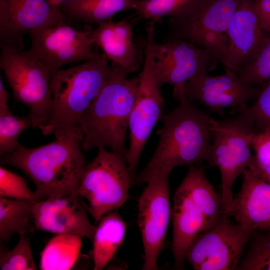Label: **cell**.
<instances>
[{
    "mask_svg": "<svg viewBox=\"0 0 270 270\" xmlns=\"http://www.w3.org/2000/svg\"><path fill=\"white\" fill-rule=\"evenodd\" d=\"M262 28L254 0H240L228 32V58L236 74L258 55L270 36Z\"/></svg>",
    "mask_w": 270,
    "mask_h": 270,
    "instance_id": "e0dca14e",
    "label": "cell"
},
{
    "mask_svg": "<svg viewBox=\"0 0 270 270\" xmlns=\"http://www.w3.org/2000/svg\"><path fill=\"white\" fill-rule=\"evenodd\" d=\"M36 200L0 197V238L9 240L14 233L26 234L31 220Z\"/></svg>",
    "mask_w": 270,
    "mask_h": 270,
    "instance_id": "d4e9b609",
    "label": "cell"
},
{
    "mask_svg": "<svg viewBox=\"0 0 270 270\" xmlns=\"http://www.w3.org/2000/svg\"><path fill=\"white\" fill-rule=\"evenodd\" d=\"M246 108L232 118H214L212 124V166L218 167L220 172L222 209L226 215L233 209L234 182L254 160L252 144L257 131Z\"/></svg>",
    "mask_w": 270,
    "mask_h": 270,
    "instance_id": "5b68a950",
    "label": "cell"
},
{
    "mask_svg": "<svg viewBox=\"0 0 270 270\" xmlns=\"http://www.w3.org/2000/svg\"><path fill=\"white\" fill-rule=\"evenodd\" d=\"M180 184L204 216L207 230L211 228L222 216V198L206 178L202 166H190Z\"/></svg>",
    "mask_w": 270,
    "mask_h": 270,
    "instance_id": "44dd1931",
    "label": "cell"
},
{
    "mask_svg": "<svg viewBox=\"0 0 270 270\" xmlns=\"http://www.w3.org/2000/svg\"><path fill=\"white\" fill-rule=\"evenodd\" d=\"M171 217L173 226L172 249L174 266L182 269L188 246L197 235L208 228L204 216L181 184L174 194Z\"/></svg>",
    "mask_w": 270,
    "mask_h": 270,
    "instance_id": "ffe728a7",
    "label": "cell"
},
{
    "mask_svg": "<svg viewBox=\"0 0 270 270\" xmlns=\"http://www.w3.org/2000/svg\"><path fill=\"white\" fill-rule=\"evenodd\" d=\"M169 174L158 176L147 184L138 199V224L144 248L142 270L158 269L171 217Z\"/></svg>",
    "mask_w": 270,
    "mask_h": 270,
    "instance_id": "7c38bea8",
    "label": "cell"
},
{
    "mask_svg": "<svg viewBox=\"0 0 270 270\" xmlns=\"http://www.w3.org/2000/svg\"><path fill=\"white\" fill-rule=\"evenodd\" d=\"M252 148L254 160L263 165H270V126L257 132L253 138Z\"/></svg>",
    "mask_w": 270,
    "mask_h": 270,
    "instance_id": "d6a6232c",
    "label": "cell"
},
{
    "mask_svg": "<svg viewBox=\"0 0 270 270\" xmlns=\"http://www.w3.org/2000/svg\"><path fill=\"white\" fill-rule=\"evenodd\" d=\"M254 232L232 224L222 214L211 228L197 235L186 250L184 259L196 270H234Z\"/></svg>",
    "mask_w": 270,
    "mask_h": 270,
    "instance_id": "30bf717a",
    "label": "cell"
},
{
    "mask_svg": "<svg viewBox=\"0 0 270 270\" xmlns=\"http://www.w3.org/2000/svg\"><path fill=\"white\" fill-rule=\"evenodd\" d=\"M198 0H137L134 10L138 18L159 22L176 16Z\"/></svg>",
    "mask_w": 270,
    "mask_h": 270,
    "instance_id": "4316f807",
    "label": "cell"
},
{
    "mask_svg": "<svg viewBox=\"0 0 270 270\" xmlns=\"http://www.w3.org/2000/svg\"><path fill=\"white\" fill-rule=\"evenodd\" d=\"M82 236L74 234H59L52 238L40 254L41 270H67L78 257Z\"/></svg>",
    "mask_w": 270,
    "mask_h": 270,
    "instance_id": "cb8c5ba5",
    "label": "cell"
},
{
    "mask_svg": "<svg viewBox=\"0 0 270 270\" xmlns=\"http://www.w3.org/2000/svg\"><path fill=\"white\" fill-rule=\"evenodd\" d=\"M50 4H52L59 6L64 0H47Z\"/></svg>",
    "mask_w": 270,
    "mask_h": 270,
    "instance_id": "8d00e7d4",
    "label": "cell"
},
{
    "mask_svg": "<svg viewBox=\"0 0 270 270\" xmlns=\"http://www.w3.org/2000/svg\"><path fill=\"white\" fill-rule=\"evenodd\" d=\"M104 54L54 73L50 82L52 112L49 122L40 130L58 138L78 127L82 115L98 96L111 72Z\"/></svg>",
    "mask_w": 270,
    "mask_h": 270,
    "instance_id": "277c9868",
    "label": "cell"
},
{
    "mask_svg": "<svg viewBox=\"0 0 270 270\" xmlns=\"http://www.w3.org/2000/svg\"><path fill=\"white\" fill-rule=\"evenodd\" d=\"M100 92L84 112L78 127L84 135L82 150L109 148L126 160V145L130 114L138 92L139 76L129 74L117 64Z\"/></svg>",
    "mask_w": 270,
    "mask_h": 270,
    "instance_id": "3957f363",
    "label": "cell"
},
{
    "mask_svg": "<svg viewBox=\"0 0 270 270\" xmlns=\"http://www.w3.org/2000/svg\"><path fill=\"white\" fill-rule=\"evenodd\" d=\"M255 102L247 107L257 132L270 126V81L260 88Z\"/></svg>",
    "mask_w": 270,
    "mask_h": 270,
    "instance_id": "1f68e13d",
    "label": "cell"
},
{
    "mask_svg": "<svg viewBox=\"0 0 270 270\" xmlns=\"http://www.w3.org/2000/svg\"><path fill=\"white\" fill-rule=\"evenodd\" d=\"M59 7L47 0H0V46L23 50L24 36L66 22Z\"/></svg>",
    "mask_w": 270,
    "mask_h": 270,
    "instance_id": "5bb4252c",
    "label": "cell"
},
{
    "mask_svg": "<svg viewBox=\"0 0 270 270\" xmlns=\"http://www.w3.org/2000/svg\"><path fill=\"white\" fill-rule=\"evenodd\" d=\"M146 34L143 68L139 74L137 95L128 122L130 146L126 161L132 182L144 146L154 126L162 118L164 104L151 60L155 32L148 30Z\"/></svg>",
    "mask_w": 270,
    "mask_h": 270,
    "instance_id": "9c48e42d",
    "label": "cell"
},
{
    "mask_svg": "<svg viewBox=\"0 0 270 270\" xmlns=\"http://www.w3.org/2000/svg\"><path fill=\"white\" fill-rule=\"evenodd\" d=\"M208 72L198 74L185 84L183 97L191 102H198L212 112L221 114L230 108L238 113L260 92V87L250 84L232 71L216 76Z\"/></svg>",
    "mask_w": 270,
    "mask_h": 270,
    "instance_id": "9a60e30c",
    "label": "cell"
},
{
    "mask_svg": "<svg viewBox=\"0 0 270 270\" xmlns=\"http://www.w3.org/2000/svg\"><path fill=\"white\" fill-rule=\"evenodd\" d=\"M17 244L9 252L0 251V269L1 270H35L34 262L30 246V238L24 234H19Z\"/></svg>",
    "mask_w": 270,
    "mask_h": 270,
    "instance_id": "83f0119b",
    "label": "cell"
},
{
    "mask_svg": "<svg viewBox=\"0 0 270 270\" xmlns=\"http://www.w3.org/2000/svg\"><path fill=\"white\" fill-rule=\"evenodd\" d=\"M236 270H270V230L254 238Z\"/></svg>",
    "mask_w": 270,
    "mask_h": 270,
    "instance_id": "f546056e",
    "label": "cell"
},
{
    "mask_svg": "<svg viewBox=\"0 0 270 270\" xmlns=\"http://www.w3.org/2000/svg\"><path fill=\"white\" fill-rule=\"evenodd\" d=\"M84 135L75 128L48 144L27 148L20 144L13 152L0 156V164L17 168L34 183L39 200L78 196L85 170L82 152Z\"/></svg>",
    "mask_w": 270,
    "mask_h": 270,
    "instance_id": "7a4b0ae2",
    "label": "cell"
},
{
    "mask_svg": "<svg viewBox=\"0 0 270 270\" xmlns=\"http://www.w3.org/2000/svg\"><path fill=\"white\" fill-rule=\"evenodd\" d=\"M179 104L162 118L157 146L146 166L132 184H146L161 174H169L177 166H212V124L214 118L184 98Z\"/></svg>",
    "mask_w": 270,
    "mask_h": 270,
    "instance_id": "6da1fadb",
    "label": "cell"
},
{
    "mask_svg": "<svg viewBox=\"0 0 270 270\" xmlns=\"http://www.w3.org/2000/svg\"><path fill=\"white\" fill-rule=\"evenodd\" d=\"M240 190L234 199L236 223L250 231L270 230V184L248 168Z\"/></svg>",
    "mask_w": 270,
    "mask_h": 270,
    "instance_id": "ac0fdd59",
    "label": "cell"
},
{
    "mask_svg": "<svg viewBox=\"0 0 270 270\" xmlns=\"http://www.w3.org/2000/svg\"><path fill=\"white\" fill-rule=\"evenodd\" d=\"M8 91L6 90L4 82L0 78V110H4L8 108V101L10 97Z\"/></svg>",
    "mask_w": 270,
    "mask_h": 270,
    "instance_id": "d590c367",
    "label": "cell"
},
{
    "mask_svg": "<svg viewBox=\"0 0 270 270\" xmlns=\"http://www.w3.org/2000/svg\"><path fill=\"white\" fill-rule=\"evenodd\" d=\"M240 0H198L170 18L171 38L186 40L212 52L230 70L228 58V29Z\"/></svg>",
    "mask_w": 270,
    "mask_h": 270,
    "instance_id": "8992f818",
    "label": "cell"
},
{
    "mask_svg": "<svg viewBox=\"0 0 270 270\" xmlns=\"http://www.w3.org/2000/svg\"><path fill=\"white\" fill-rule=\"evenodd\" d=\"M30 128H34V124L28 114L19 116L9 109L0 110V156L14 152L20 144L18 139L20 134Z\"/></svg>",
    "mask_w": 270,
    "mask_h": 270,
    "instance_id": "484cf974",
    "label": "cell"
},
{
    "mask_svg": "<svg viewBox=\"0 0 270 270\" xmlns=\"http://www.w3.org/2000/svg\"><path fill=\"white\" fill-rule=\"evenodd\" d=\"M132 183L126 158L106 148H98L95 158L86 164L82 177L78 196L85 198L83 204L96 221L119 208L128 200Z\"/></svg>",
    "mask_w": 270,
    "mask_h": 270,
    "instance_id": "ba28073f",
    "label": "cell"
},
{
    "mask_svg": "<svg viewBox=\"0 0 270 270\" xmlns=\"http://www.w3.org/2000/svg\"><path fill=\"white\" fill-rule=\"evenodd\" d=\"M98 25L94 29H87L94 44L112 62L128 73L136 72L142 61L140 54L133 41L131 22L126 20L114 22L110 19Z\"/></svg>",
    "mask_w": 270,
    "mask_h": 270,
    "instance_id": "d6986e66",
    "label": "cell"
},
{
    "mask_svg": "<svg viewBox=\"0 0 270 270\" xmlns=\"http://www.w3.org/2000/svg\"><path fill=\"white\" fill-rule=\"evenodd\" d=\"M258 176L270 184V165H263L258 164L254 160L248 168Z\"/></svg>",
    "mask_w": 270,
    "mask_h": 270,
    "instance_id": "e575fe53",
    "label": "cell"
},
{
    "mask_svg": "<svg viewBox=\"0 0 270 270\" xmlns=\"http://www.w3.org/2000/svg\"><path fill=\"white\" fill-rule=\"evenodd\" d=\"M136 0H64L58 7L70 19L98 24L112 19L118 12L134 10Z\"/></svg>",
    "mask_w": 270,
    "mask_h": 270,
    "instance_id": "603a6c76",
    "label": "cell"
},
{
    "mask_svg": "<svg viewBox=\"0 0 270 270\" xmlns=\"http://www.w3.org/2000/svg\"><path fill=\"white\" fill-rule=\"evenodd\" d=\"M99 221L92 241L94 270L103 269L114 257L126 230L125 222L116 211L106 214Z\"/></svg>",
    "mask_w": 270,
    "mask_h": 270,
    "instance_id": "7402d4cb",
    "label": "cell"
},
{
    "mask_svg": "<svg viewBox=\"0 0 270 270\" xmlns=\"http://www.w3.org/2000/svg\"><path fill=\"white\" fill-rule=\"evenodd\" d=\"M254 4L262 28L270 32V0H254Z\"/></svg>",
    "mask_w": 270,
    "mask_h": 270,
    "instance_id": "836d02e7",
    "label": "cell"
},
{
    "mask_svg": "<svg viewBox=\"0 0 270 270\" xmlns=\"http://www.w3.org/2000/svg\"><path fill=\"white\" fill-rule=\"evenodd\" d=\"M236 74L256 87L270 81V36L256 58Z\"/></svg>",
    "mask_w": 270,
    "mask_h": 270,
    "instance_id": "f1b7e54d",
    "label": "cell"
},
{
    "mask_svg": "<svg viewBox=\"0 0 270 270\" xmlns=\"http://www.w3.org/2000/svg\"><path fill=\"white\" fill-rule=\"evenodd\" d=\"M0 67L15 101L28 108L34 128L46 125L52 112V73L28 50L14 52L6 48H1Z\"/></svg>",
    "mask_w": 270,
    "mask_h": 270,
    "instance_id": "52a82bcc",
    "label": "cell"
},
{
    "mask_svg": "<svg viewBox=\"0 0 270 270\" xmlns=\"http://www.w3.org/2000/svg\"><path fill=\"white\" fill-rule=\"evenodd\" d=\"M86 210L74 194L38 201L32 208L34 228L55 234H76L92 242L96 227L90 222Z\"/></svg>",
    "mask_w": 270,
    "mask_h": 270,
    "instance_id": "2e32d148",
    "label": "cell"
},
{
    "mask_svg": "<svg viewBox=\"0 0 270 270\" xmlns=\"http://www.w3.org/2000/svg\"><path fill=\"white\" fill-rule=\"evenodd\" d=\"M151 60L158 84L172 86L173 96L178 100L183 97L184 87L188 80L214 69L219 62L210 51L178 38H170L162 44L154 38Z\"/></svg>",
    "mask_w": 270,
    "mask_h": 270,
    "instance_id": "8fae6325",
    "label": "cell"
},
{
    "mask_svg": "<svg viewBox=\"0 0 270 270\" xmlns=\"http://www.w3.org/2000/svg\"><path fill=\"white\" fill-rule=\"evenodd\" d=\"M31 39L30 53L52 72L68 64L86 62L98 54L87 29L78 30L66 22L40 28L28 34Z\"/></svg>",
    "mask_w": 270,
    "mask_h": 270,
    "instance_id": "4fadbf2b",
    "label": "cell"
},
{
    "mask_svg": "<svg viewBox=\"0 0 270 270\" xmlns=\"http://www.w3.org/2000/svg\"><path fill=\"white\" fill-rule=\"evenodd\" d=\"M0 197L39 201L22 177L2 166L0 167Z\"/></svg>",
    "mask_w": 270,
    "mask_h": 270,
    "instance_id": "4dcf8cb0",
    "label": "cell"
}]
</instances>
